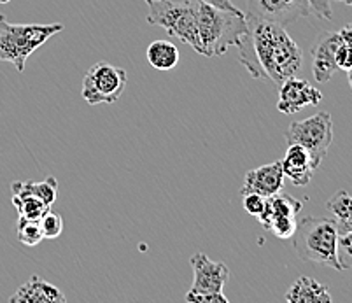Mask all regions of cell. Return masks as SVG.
<instances>
[{"mask_svg": "<svg viewBox=\"0 0 352 303\" xmlns=\"http://www.w3.org/2000/svg\"><path fill=\"white\" fill-rule=\"evenodd\" d=\"M248 20V18H245ZM240 63L258 81H270L277 88L300 72L303 53L286 32L272 21L248 20V34L236 44Z\"/></svg>", "mask_w": 352, "mask_h": 303, "instance_id": "6da1fadb", "label": "cell"}, {"mask_svg": "<svg viewBox=\"0 0 352 303\" xmlns=\"http://www.w3.org/2000/svg\"><path fill=\"white\" fill-rule=\"evenodd\" d=\"M245 34L248 20L244 12L198 2V55L223 56L230 46L236 47Z\"/></svg>", "mask_w": 352, "mask_h": 303, "instance_id": "7a4b0ae2", "label": "cell"}, {"mask_svg": "<svg viewBox=\"0 0 352 303\" xmlns=\"http://www.w3.org/2000/svg\"><path fill=\"white\" fill-rule=\"evenodd\" d=\"M293 245L302 261L342 270L337 256L338 221L329 218H305L296 225Z\"/></svg>", "mask_w": 352, "mask_h": 303, "instance_id": "3957f363", "label": "cell"}, {"mask_svg": "<svg viewBox=\"0 0 352 303\" xmlns=\"http://www.w3.org/2000/svg\"><path fill=\"white\" fill-rule=\"evenodd\" d=\"M60 32L62 23L18 25L0 14V62L12 63L18 72H23L28 56Z\"/></svg>", "mask_w": 352, "mask_h": 303, "instance_id": "277c9868", "label": "cell"}, {"mask_svg": "<svg viewBox=\"0 0 352 303\" xmlns=\"http://www.w3.org/2000/svg\"><path fill=\"white\" fill-rule=\"evenodd\" d=\"M198 2L200 0H146L147 23L165 28L170 37H177L195 51H200L198 41Z\"/></svg>", "mask_w": 352, "mask_h": 303, "instance_id": "5b68a950", "label": "cell"}, {"mask_svg": "<svg viewBox=\"0 0 352 303\" xmlns=\"http://www.w3.org/2000/svg\"><path fill=\"white\" fill-rule=\"evenodd\" d=\"M286 142L287 146L298 144L305 148L312 158L314 168H319L333 142L331 114L321 111L307 120L293 121L286 132Z\"/></svg>", "mask_w": 352, "mask_h": 303, "instance_id": "8992f818", "label": "cell"}, {"mask_svg": "<svg viewBox=\"0 0 352 303\" xmlns=\"http://www.w3.org/2000/svg\"><path fill=\"white\" fill-rule=\"evenodd\" d=\"M126 81L124 69L109 62H97L89 67L82 79L81 95L89 105L114 104L124 93Z\"/></svg>", "mask_w": 352, "mask_h": 303, "instance_id": "52a82bcc", "label": "cell"}, {"mask_svg": "<svg viewBox=\"0 0 352 303\" xmlns=\"http://www.w3.org/2000/svg\"><path fill=\"white\" fill-rule=\"evenodd\" d=\"M245 18L272 23L293 25L300 18L310 16L309 0H244Z\"/></svg>", "mask_w": 352, "mask_h": 303, "instance_id": "ba28073f", "label": "cell"}, {"mask_svg": "<svg viewBox=\"0 0 352 303\" xmlns=\"http://www.w3.org/2000/svg\"><path fill=\"white\" fill-rule=\"evenodd\" d=\"M193 269V284L188 295H214L223 293V288L230 280V270L221 261L209 260L204 253H197L190 260Z\"/></svg>", "mask_w": 352, "mask_h": 303, "instance_id": "9c48e42d", "label": "cell"}, {"mask_svg": "<svg viewBox=\"0 0 352 303\" xmlns=\"http://www.w3.org/2000/svg\"><path fill=\"white\" fill-rule=\"evenodd\" d=\"M344 43L338 32H322L314 43L310 55H312V74L318 82H328L337 72V49Z\"/></svg>", "mask_w": 352, "mask_h": 303, "instance_id": "30bf717a", "label": "cell"}, {"mask_svg": "<svg viewBox=\"0 0 352 303\" xmlns=\"http://www.w3.org/2000/svg\"><path fill=\"white\" fill-rule=\"evenodd\" d=\"M322 100V93L314 88L305 79L289 78L279 86V100L277 109L283 114H294L305 109L307 105H319Z\"/></svg>", "mask_w": 352, "mask_h": 303, "instance_id": "8fae6325", "label": "cell"}, {"mask_svg": "<svg viewBox=\"0 0 352 303\" xmlns=\"http://www.w3.org/2000/svg\"><path fill=\"white\" fill-rule=\"evenodd\" d=\"M284 190V172L280 159L274 164L261 165L258 168H252L245 174L244 184H242V194L258 193L263 194L265 199L272 194L279 193Z\"/></svg>", "mask_w": 352, "mask_h": 303, "instance_id": "7c38bea8", "label": "cell"}, {"mask_svg": "<svg viewBox=\"0 0 352 303\" xmlns=\"http://www.w3.org/2000/svg\"><path fill=\"white\" fill-rule=\"evenodd\" d=\"M280 165L284 177H287L294 186H307L316 172L309 151L298 144H289L286 155L280 159Z\"/></svg>", "mask_w": 352, "mask_h": 303, "instance_id": "4fadbf2b", "label": "cell"}, {"mask_svg": "<svg viewBox=\"0 0 352 303\" xmlns=\"http://www.w3.org/2000/svg\"><path fill=\"white\" fill-rule=\"evenodd\" d=\"M11 303H65L67 298L56 286L46 282L39 276H32L9 298Z\"/></svg>", "mask_w": 352, "mask_h": 303, "instance_id": "5bb4252c", "label": "cell"}, {"mask_svg": "<svg viewBox=\"0 0 352 303\" xmlns=\"http://www.w3.org/2000/svg\"><path fill=\"white\" fill-rule=\"evenodd\" d=\"M284 300L287 303H329L333 298L324 284L312 277H300L287 289Z\"/></svg>", "mask_w": 352, "mask_h": 303, "instance_id": "9a60e30c", "label": "cell"}, {"mask_svg": "<svg viewBox=\"0 0 352 303\" xmlns=\"http://www.w3.org/2000/svg\"><path fill=\"white\" fill-rule=\"evenodd\" d=\"M303 203L300 200L293 199L291 194L279 191V193L272 194L267 199V205H265V210L258 216L261 226L272 218H279V216H286V218H296L302 210Z\"/></svg>", "mask_w": 352, "mask_h": 303, "instance_id": "2e32d148", "label": "cell"}, {"mask_svg": "<svg viewBox=\"0 0 352 303\" xmlns=\"http://www.w3.org/2000/svg\"><path fill=\"white\" fill-rule=\"evenodd\" d=\"M181 55L170 41H155L147 46V62L156 70H172L177 67Z\"/></svg>", "mask_w": 352, "mask_h": 303, "instance_id": "e0dca14e", "label": "cell"}, {"mask_svg": "<svg viewBox=\"0 0 352 303\" xmlns=\"http://www.w3.org/2000/svg\"><path fill=\"white\" fill-rule=\"evenodd\" d=\"M12 193H21V194H34L37 199L43 200L47 205H53L58 197V181L47 175L46 179L41 183H32V181H16L11 184Z\"/></svg>", "mask_w": 352, "mask_h": 303, "instance_id": "ac0fdd59", "label": "cell"}, {"mask_svg": "<svg viewBox=\"0 0 352 303\" xmlns=\"http://www.w3.org/2000/svg\"><path fill=\"white\" fill-rule=\"evenodd\" d=\"M11 202L12 205H14L16 212H18V218L21 219H34V221H39L44 214L51 209L47 203H44L43 200L34 197V194L12 193Z\"/></svg>", "mask_w": 352, "mask_h": 303, "instance_id": "d6986e66", "label": "cell"}, {"mask_svg": "<svg viewBox=\"0 0 352 303\" xmlns=\"http://www.w3.org/2000/svg\"><path fill=\"white\" fill-rule=\"evenodd\" d=\"M326 207L337 218L338 223L352 225V197L347 191H337L326 202Z\"/></svg>", "mask_w": 352, "mask_h": 303, "instance_id": "ffe728a7", "label": "cell"}, {"mask_svg": "<svg viewBox=\"0 0 352 303\" xmlns=\"http://www.w3.org/2000/svg\"><path fill=\"white\" fill-rule=\"evenodd\" d=\"M16 234H18V240L27 245V247H35V245H39L44 240L41 223L34 221V219L18 218Z\"/></svg>", "mask_w": 352, "mask_h": 303, "instance_id": "44dd1931", "label": "cell"}, {"mask_svg": "<svg viewBox=\"0 0 352 303\" xmlns=\"http://www.w3.org/2000/svg\"><path fill=\"white\" fill-rule=\"evenodd\" d=\"M296 225H298L296 218H286V216H279V218L268 219V221L263 225V228L268 229V232H272V234H274L277 238H283V240H286V238L293 237L294 229H296Z\"/></svg>", "mask_w": 352, "mask_h": 303, "instance_id": "7402d4cb", "label": "cell"}, {"mask_svg": "<svg viewBox=\"0 0 352 303\" xmlns=\"http://www.w3.org/2000/svg\"><path fill=\"white\" fill-rule=\"evenodd\" d=\"M337 256L342 270L352 269V232L351 229L338 228Z\"/></svg>", "mask_w": 352, "mask_h": 303, "instance_id": "603a6c76", "label": "cell"}, {"mask_svg": "<svg viewBox=\"0 0 352 303\" xmlns=\"http://www.w3.org/2000/svg\"><path fill=\"white\" fill-rule=\"evenodd\" d=\"M41 228H43L44 238H58L63 232V219L58 212L47 210L43 218L39 219Z\"/></svg>", "mask_w": 352, "mask_h": 303, "instance_id": "cb8c5ba5", "label": "cell"}, {"mask_svg": "<svg viewBox=\"0 0 352 303\" xmlns=\"http://www.w3.org/2000/svg\"><path fill=\"white\" fill-rule=\"evenodd\" d=\"M242 197H244L245 212L258 218L259 214L265 210V205H267V199H265L263 194H258V193H245V194H242Z\"/></svg>", "mask_w": 352, "mask_h": 303, "instance_id": "d4e9b609", "label": "cell"}, {"mask_svg": "<svg viewBox=\"0 0 352 303\" xmlns=\"http://www.w3.org/2000/svg\"><path fill=\"white\" fill-rule=\"evenodd\" d=\"M333 0H309L310 12L316 14L321 20H331L333 18V9H331ZM335 2H342V0H335Z\"/></svg>", "mask_w": 352, "mask_h": 303, "instance_id": "484cf974", "label": "cell"}, {"mask_svg": "<svg viewBox=\"0 0 352 303\" xmlns=\"http://www.w3.org/2000/svg\"><path fill=\"white\" fill-rule=\"evenodd\" d=\"M337 67L338 70L352 69V43H342L337 49Z\"/></svg>", "mask_w": 352, "mask_h": 303, "instance_id": "4316f807", "label": "cell"}, {"mask_svg": "<svg viewBox=\"0 0 352 303\" xmlns=\"http://www.w3.org/2000/svg\"><path fill=\"white\" fill-rule=\"evenodd\" d=\"M188 303H228V296L223 293H214V295H186L184 296Z\"/></svg>", "mask_w": 352, "mask_h": 303, "instance_id": "83f0119b", "label": "cell"}, {"mask_svg": "<svg viewBox=\"0 0 352 303\" xmlns=\"http://www.w3.org/2000/svg\"><path fill=\"white\" fill-rule=\"evenodd\" d=\"M200 2H207V4L217 5L221 9H230V11H235V5H233L232 0H200Z\"/></svg>", "mask_w": 352, "mask_h": 303, "instance_id": "f1b7e54d", "label": "cell"}, {"mask_svg": "<svg viewBox=\"0 0 352 303\" xmlns=\"http://www.w3.org/2000/svg\"><path fill=\"white\" fill-rule=\"evenodd\" d=\"M338 34L342 35V39H344L345 43H352V25L344 27L340 32H338Z\"/></svg>", "mask_w": 352, "mask_h": 303, "instance_id": "f546056e", "label": "cell"}, {"mask_svg": "<svg viewBox=\"0 0 352 303\" xmlns=\"http://www.w3.org/2000/svg\"><path fill=\"white\" fill-rule=\"evenodd\" d=\"M338 228H340V229H351V232H352V225H345V223H338Z\"/></svg>", "mask_w": 352, "mask_h": 303, "instance_id": "4dcf8cb0", "label": "cell"}, {"mask_svg": "<svg viewBox=\"0 0 352 303\" xmlns=\"http://www.w3.org/2000/svg\"><path fill=\"white\" fill-rule=\"evenodd\" d=\"M347 79H349V85H351V90H352V69L347 70Z\"/></svg>", "mask_w": 352, "mask_h": 303, "instance_id": "1f68e13d", "label": "cell"}, {"mask_svg": "<svg viewBox=\"0 0 352 303\" xmlns=\"http://www.w3.org/2000/svg\"><path fill=\"white\" fill-rule=\"evenodd\" d=\"M342 2H345L347 5H352V0H342Z\"/></svg>", "mask_w": 352, "mask_h": 303, "instance_id": "d6a6232c", "label": "cell"}, {"mask_svg": "<svg viewBox=\"0 0 352 303\" xmlns=\"http://www.w3.org/2000/svg\"><path fill=\"white\" fill-rule=\"evenodd\" d=\"M11 0H0V4H9Z\"/></svg>", "mask_w": 352, "mask_h": 303, "instance_id": "836d02e7", "label": "cell"}]
</instances>
